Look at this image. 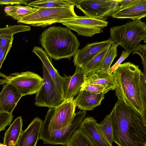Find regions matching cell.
Wrapping results in <instances>:
<instances>
[{
	"instance_id": "cell-35",
	"label": "cell",
	"mask_w": 146,
	"mask_h": 146,
	"mask_svg": "<svg viewBox=\"0 0 146 146\" xmlns=\"http://www.w3.org/2000/svg\"><path fill=\"white\" fill-rule=\"evenodd\" d=\"M9 51L0 47V69Z\"/></svg>"
},
{
	"instance_id": "cell-12",
	"label": "cell",
	"mask_w": 146,
	"mask_h": 146,
	"mask_svg": "<svg viewBox=\"0 0 146 146\" xmlns=\"http://www.w3.org/2000/svg\"><path fill=\"white\" fill-rule=\"evenodd\" d=\"M113 43L110 38L104 41L87 44L79 49L73 56V62L74 66L81 68L97 54Z\"/></svg>"
},
{
	"instance_id": "cell-26",
	"label": "cell",
	"mask_w": 146,
	"mask_h": 146,
	"mask_svg": "<svg viewBox=\"0 0 146 146\" xmlns=\"http://www.w3.org/2000/svg\"><path fill=\"white\" fill-rule=\"evenodd\" d=\"M28 5L38 8L68 7L73 5L65 0H39L31 2Z\"/></svg>"
},
{
	"instance_id": "cell-27",
	"label": "cell",
	"mask_w": 146,
	"mask_h": 146,
	"mask_svg": "<svg viewBox=\"0 0 146 146\" xmlns=\"http://www.w3.org/2000/svg\"><path fill=\"white\" fill-rule=\"evenodd\" d=\"M118 45L113 43L111 45L98 70L107 72L115 58L117 56Z\"/></svg>"
},
{
	"instance_id": "cell-16",
	"label": "cell",
	"mask_w": 146,
	"mask_h": 146,
	"mask_svg": "<svg viewBox=\"0 0 146 146\" xmlns=\"http://www.w3.org/2000/svg\"><path fill=\"white\" fill-rule=\"evenodd\" d=\"M43 121L38 117L35 118L23 131L17 146H36L39 139Z\"/></svg>"
},
{
	"instance_id": "cell-18",
	"label": "cell",
	"mask_w": 146,
	"mask_h": 146,
	"mask_svg": "<svg viewBox=\"0 0 146 146\" xmlns=\"http://www.w3.org/2000/svg\"><path fill=\"white\" fill-rule=\"evenodd\" d=\"M32 51L40 58L54 82L57 90L63 98V77L59 74L53 66L52 58L48 56L42 48L39 46L34 47Z\"/></svg>"
},
{
	"instance_id": "cell-22",
	"label": "cell",
	"mask_w": 146,
	"mask_h": 146,
	"mask_svg": "<svg viewBox=\"0 0 146 146\" xmlns=\"http://www.w3.org/2000/svg\"><path fill=\"white\" fill-rule=\"evenodd\" d=\"M112 111L100 123H96L98 132L104 140L111 146H112L113 137L112 124Z\"/></svg>"
},
{
	"instance_id": "cell-37",
	"label": "cell",
	"mask_w": 146,
	"mask_h": 146,
	"mask_svg": "<svg viewBox=\"0 0 146 146\" xmlns=\"http://www.w3.org/2000/svg\"><path fill=\"white\" fill-rule=\"evenodd\" d=\"M0 146H7L4 145L3 143L2 144L0 143Z\"/></svg>"
},
{
	"instance_id": "cell-2",
	"label": "cell",
	"mask_w": 146,
	"mask_h": 146,
	"mask_svg": "<svg viewBox=\"0 0 146 146\" xmlns=\"http://www.w3.org/2000/svg\"><path fill=\"white\" fill-rule=\"evenodd\" d=\"M113 73L118 100L146 118V78L139 66L126 62L120 64Z\"/></svg>"
},
{
	"instance_id": "cell-32",
	"label": "cell",
	"mask_w": 146,
	"mask_h": 146,
	"mask_svg": "<svg viewBox=\"0 0 146 146\" xmlns=\"http://www.w3.org/2000/svg\"><path fill=\"white\" fill-rule=\"evenodd\" d=\"M13 35H4L0 37V47L9 51L12 46Z\"/></svg>"
},
{
	"instance_id": "cell-29",
	"label": "cell",
	"mask_w": 146,
	"mask_h": 146,
	"mask_svg": "<svg viewBox=\"0 0 146 146\" xmlns=\"http://www.w3.org/2000/svg\"><path fill=\"white\" fill-rule=\"evenodd\" d=\"M133 54H138L141 56L143 66V76L146 78V44H139L137 46L132 52Z\"/></svg>"
},
{
	"instance_id": "cell-1",
	"label": "cell",
	"mask_w": 146,
	"mask_h": 146,
	"mask_svg": "<svg viewBox=\"0 0 146 146\" xmlns=\"http://www.w3.org/2000/svg\"><path fill=\"white\" fill-rule=\"evenodd\" d=\"M112 110L113 141L118 146H146V118L119 100Z\"/></svg>"
},
{
	"instance_id": "cell-31",
	"label": "cell",
	"mask_w": 146,
	"mask_h": 146,
	"mask_svg": "<svg viewBox=\"0 0 146 146\" xmlns=\"http://www.w3.org/2000/svg\"><path fill=\"white\" fill-rule=\"evenodd\" d=\"M84 90L89 92L99 94L105 92L104 88L101 86L94 84H82L81 90Z\"/></svg>"
},
{
	"instance_id": "cell-38",
	"label": "cell",
	"mask_w": 146,
	"mask_h": 146,
	"mask_svg": "<svg viewBox=\"0 0 146 146\" xmlns=\"http://www.w3.org/2000/svg\"></svg>"
},
{
	"instance_id": "cell-14",
	"label": "cell",
	"mask_w": 146,
	"mask_h": 146,
	"mask_svg": "<svg viewBox=\"0 0 146 146\" xmlns=\"http://www.w3.org/2000/svg\"><path fill=\"white\" fill-rule=\"evenodd\" d=\"M2 85L3 88L0 93V112L12 114L23 96L11 84L5 83Z\"/></svg>"
},
{
	"instance_id": "cell-34",
	"label": "cell",
	"mask_w": 146,
	"mask_h": 146,
	"mask_svg": "<svg viewBox=\"0 0 146 146\" xmlns=\"http://www.w3.org/2000/svg\"><path fill=\"white\" fill-rule=\"evenodd\" d=\"M29 0H0V5H13V4H23L28 5L27 2Z\"/></svg>"
},
{
	"instance_id": "cell-33",
	"label": "cell",
	"mask_w": 146,
	"mask_h": 146,
	"mask_svg": "<svg viewBox=\"0 0 146 146\" xmlns=\"http://www.w3.org/2000/svg\"><path fill=\"white\" fill-rule=\"evenodd\" d=\"M129 54L130 53L127 51L123 50L119 58L116 63L110 68L108 71L109 73L110 74H112V73L117 68L121 63L129 56Z\"/></svg>"
},
{
	"instance_id": "cell-28",
	"label": "cell",
	"mask_w": 146,
	"mask_h": 146,
	"mask_svg": "<svg viewBox=\"0 0 146 146\" xmlns=\"http://www.w3.org/2000/svg\"><path fill=\"white\" fill-rule=\"evenodd\" d=\"M30 27L22 25H7L3 28H0V37L4 35H13L19 32L30 31Z\"/></svg>"
},
{
	"instance_id": "cell-4",
	"label": "cell",
	"mask_w": 146,
	"mask_h": 146,
	"mask_svg": "<svg viewBox=\"0 0 146 146\" xmlns=\"http://www.w3.org/2000/svg\"><path fill=\"white\" fill-rule=\"evenodd\" d=\"M146 23L140 20L129 21L123 25L111 27L110 38L130 54L142 40L146 42Z\"/></svg>"
},
{
	"instance_id": "cell-23",
	"label": "cell",
	"mask_w": 146,
	"mask_h": 146,
	"mask_svg": "<svg viewBox=\"0 0 146 146\" xmlns=\"http://www.w3.org/2000/svg\"><path fill=\"white\" fill-rule=\"evenodd\" d=\"M38 8L33 7L28 5L22 6L20 4L15 6H8L4 9L5 14L17 21L25 16L37 11Z\"/></svg>"
},
{
	"instance_id": "cell-13",
	"label": "cell",
	"mask_w": 146,
	"mask_h": 146,
	"mask_svg": "<svg viewBox=\"0 0 146 146\" xmlns=\"http://www.w3.org/2000/svg\"><path fill=\"white\" fill-rule=\"evenodd\" d=\"M85 74L81 68H76L74 75H64L62 85L63 97L65 101L74 99L81 91L84 82Z\"/></svg>"
},
{
	"instance_id": "cell-36",
	"label": "cell",
	"mask_w": 146,
	"mask_h": 146,
	"mask_svg": "<svg viewBox=\"0 0 146 146\" xmlns=\"http://www.w3.org/2000/svg\"><path fill=\"white\" fill-rule=\"evenodd\" d=\"M135 0H117V1L119 3V9L127 7L133 2Z\"/></svg>"
},
{
	"instance_id": "cell-11",
	"label": "cell",
	"mask_w": 146,
	"mask_h": 146,
	"mask_svg": "<svg viewBox=\"0 0 146 146\" xmlns=\"http://www.w3.org/2000/svg\"><path fill=\"white\" fill-rule=\"evenodd\" d=\"M70 29L76 31L79 35L92 36L103 32L102 29L108 26V22L86 16H78L75 18L58 22Z\"/></svg>"
},
{
	"instance_id": "cell-20",
	"label": "cell",
	"mask_w": 146,
	"mask_h": 146,
	"mask_svg": "<svg viewBox=\"0 0 146 146\" xmlns=\"http://www.w3.org/2000/svg\"><path fill=\"white\" fill-rule=\"evenodd\" d=\"M97 121L92 117H85L79 128L87 135L96 146H111L105 141L99 133L96 126Z\"/></svg>"
},
{
	"instance_id": "cell-8",
	"label": "cell",
	"mask_w": 146,
	"mask_h": 146,
	"mask_svg": "<svg viewBox=\"0 0 146 146\" xmlns=\"http://www.w3.org/2000/svg\"><path fill=\"white\" fill-rule=\"evenodd\" d=\"M75 5L85 16L106 21L119 9L117 0H67Z\"/></svg>"
},
{
	"instance_id": "cell-6",
	"label": "cell",
	"mask_w": 146,
	"mask_h": 146,
	"mask_svg": "<svg viewBox=\"0 0 146 146\" xmlns=\"http://www.w3.org/2000/svg\"><path fill=\"white\" fill-rule=\"evenodd\" d=\"M86 113V111L80 110L76 113L69 125L59 129H53L43 121L39 139L42 140L45 144L65 146L76 128L85 118Z\"/></svg>"
},
{
	"instance_id": "cell-17",
	"label": "cell",
	"mask_w": 146,
	"mask_h": 146,
	"mask_svg": "<svg viewBox=\"0 0 146 146\" xmlns=\"http://www.w3.org/2000/svg\"><path fill=\"white\" fill-rule=\"evenodd\" d=\"M105 94L104 92L96 94L81 90L78 96L74 99V103L80 110H92L101 105Z\"/></svg>"
},
{
	"instance_id": "cell-3",
	"label": "cell",
	"mask_w": 146,
	"mask_h": 146,
	"mask_svg": "<svg viewBox=\"0 0 146 146\" xmlns=\"http://www.w3.org/2000/svg\"><path fill=\"white\" fill-rule=\"evenodd\" d=\"M39 40L48 56L56 60L73 56L80 46L77 37L70 29L61 27H52L45 30Z\"/></svg>"
},
{
	"instance_id": "cell-25",
	"label": "cell",
	"mask_w": 146,
	"mask_h": 146,
	"mask_svg": "<svg viewBox=\"0 0 146 146\" xmlns=\"http://www.w3.org/2000/svg\"><path fill=\"white\" fill-rule=\"evenodd\" d=\"M65 146H96L90 137L79 128L76 129Z\"/></svg>"
},
{
	"instance_id": "cell-19",
	"label": "cell",
	"mask_w": 146,
	"mask_h": 146,
	"mask_svg": "<svg viewBox=\"0 0 146 146\" xmlns=\"http://www.w3.org/2000/svg\"><path fill=\"white\" fill-rule=\"evenodd\" d=\"M83 84H94L102 86L104 88L106 93L115 88L113 74L100 70L85 74Z\"/></svg>"
},
{
	"instance_id": "cell-5",
	"label": "cell",
	"mask_w": 146,
	"mask_h": 146,
	"mask_svg": "<svg viewBox=\"0 0 146 146\" xmlns=\"http://www.w3.org/2000/svg\"><path fill=\"white\" fill-rule=\"evenodd\" d=\"M74 7V5H72L68 7L38 8L37 11L25 16L17 23L34 27H46L77 17Z\"/></svg>"
},
{
	"instance_id": "cell-7",
	"label": "cell",
	"mask_w": 146,
	"mask_h": 146,
	"mask_svg": "<svg viewBox=\"0 0 146 146\" xmlns=\"http://www.w3.org/2000/svg\"><path fill=\"white\" fill-rule=\"evenodd\" d=\"M0 85L9 83L14 86L22 96L36 94L43 84V78L31 71L15 72L7 76L0 72Z\"/></svg>"
},
{
	"instance_id": "cell-21",
	"label": "cell",
	"mask_w": 146,
	"mask_h": 146,
	"mask_svg": "<svg viewBox=\"0 0 146 146\" xmlns=\"http://www.w3.org/2000/svg\"><path fill=\"white\" fill-rule=\"evenodd\" d=\"M23 125L22 117L15 119L5 131L3 138V144L7 146H16L23 132Z\"/></svg>"
},
{
	"instance_id": "cell-15",
	"label": "cell",
	"mask_w": 146,
	"mask_h": 146,
	"mask_svg": "<svg viewBox=\"0 0 146 146\" xmlns=\"http://www.w3.org/2000/svg\"><path fill=\"white\" fill-rule=\"evenodd\" d=\"M111 16L118 19L140 20L146 16V0H135L127 7L118 10Z\"/></svg>"
},
{
	"instance_id": "cell-30",
	"label": "cell",
	"mask_w": 146,
	"mask_h": 146,
	"mask_svg": "<svg viewBox=\"0 0 146 146\" xmlns=\"http://www.w3.org/2000/svg\"><path fill=\"white\" fill-rule=\"evenodd\" d=\"M13 119L12 114L0 112V132L10 124Z\"/></svg>"
},
{
	"instance_id": "cell-9",
	"label": "cell",
	"mask_w": 146,
	"mask_h": 146,
	"mask_svg": "<svg viewBox=\"0 0 146 146\" xmlns=\"http://www.w3.org/2000/svg\"><path fill=\"white\" fill-rule=\"evenodd\" d=\"M76 107L74 99L65 101L57 107L49 108L43 122L53 129L64 128L71 123L76 115Z\"/></svg>"
},
{
	"instance_id": "cell-10",
	"label": "cell",
	"mask_w": 146,
	"mask_h": 146,
	"mask_svg": "<svg viewBox=\"0 0 146 146\" xmlns=\"http://www.w3.org/2000/svg\"><path fill=\"white\" fill-rule=\"evenodd\" d=\"M43 84L35 94V105L49 108H56L65 100L57 90L52 79L43 64Z\"/></svg>"
},
{
	"instance_id": "cell-24",
	"label": "cell",
	"mask_w": 146,
	"mask_h": 146,
	"mask_svg": "<svg viewBox=\"0 0 146 146\" xmlns=\"http://www.w3.org/2000/svg\"><path fill=\"white\" fill-rule=\"evenodd\" d=\"M111 46L110 45L102 50L82 67L81 69L85 74L93 72L99 69Z\"/></svg>"
}]
</instances>
